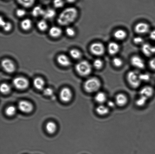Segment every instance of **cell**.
I'll list each match as a JSON object with an SVG mask.
<instances>
[{"label":"cell","mask_w":155,"mask_h":154,"mask_svg":"<svg viewBox=\"0 0 155 154\" xmlns=\"http://www.w3.org/2000/svg\"><path fill=\"white\" fill-rule=\"evenodd\" d=\"M2 27L4 31L6 32L10 31L12 28V24L8 22H5Z\"/></svg>","instance_id":"d590c367"},{"label":"cell","mask_w":155,"mask_h":154,"mask_svg":"<svg viewBox=\"0 0 155 154\" xmlns=\"http://www.w3.org/2000/svg\"><path fill=\"white\" fill-rule=\"evenodd\" d=\"M153 53L155 54V46L153 47Z\"/></svg>","instance_id":"f6af8a7d"},{"label":"cell","mask_w":155,"mask_h":154,"mask_svg":"<svg viewBox=\"0 0 155 154\" xmlns=\"http://www.w3.org/2000/svg\"><path fill=\"white\" fill-rule=\"evenodd\" d=\"M38 28L41 31H45L48 28V25L47 22L44 20L39 21L37 24Z\"/></svg>","instance_id":"83f0119b"},{"label":"cell","mask_w":155,"mask_h":154,"mask_svg":"<svg viewBox=\"0 0 155 154\" xmlns=\"http://www.w3.org/2000/svg\"><path fill=\"white\" fill-rule=\"evenodd\" d=\"M54 91L52 89L46 88L43 90L44 94L45 96H52Z\"/></svg>","instance_id":"f35d334b"},{"label":"cell","mask_w":155,"mask_h":154,"mask_svg":"<svg viewBox=\"0 0 155 154\" xmlns=\"http://www.w3.org/2000/svg\"><path fill=\"white\" fill-rule=\"evenodd\" d=\"M45 10L40 6H37L34 8L32 11V15L35 17L39 16H42L44 14Z\"/></svg>","instance_id":"d4e9b609"},{"label":"cell","mask_w":155,"mask_h":154,"mask_svg":"<svg viewBox=\"0 0 155 154\" xmlns=\"http://www.w3.org/2000/svg\"><path fill=\"white\" fill-rule=\"evenodd\" d=\"M33 85L38 90H44L45 86V81L41 78L37 77L34 80Z\"/></svg>","instance_id":"ac0fdd59"},{"label":"cell","mask_w":155,"mask_h":154,"mask_svg":"<svg viewBox=\"0 0 155 154\" xmlns=\"http://www.w3.org/2000/svg\"><path fill=\"white\" fill-rule=\"evenodd\" d=\"M18 108L20 111L23 112L28 113L33 110V105L29 102L26 101H21L19 102Z\"/></svg>","instance_id":"9c48e42d"},{"label":"cell","mask_w":155,"mask_h":154,"mask_svg":"<svg viewBox=\"0 0 155 154\" xmlns=\"http://www.w3.org/2000/svg\"><path fill=\"white\" fill-rule=\"evenodd\" d=\"M140 95L149 99L153 96L154 93L153 88L149 86H146L143 87L140 91Z\"/></svg>","instance_id":"7c38bea8"},{"label":"cell","mask_w":155,"mask_h":154,"mask_svg":"<svg viewBox=\"0 0 155 154\" xmlns=\"http://www.w3.org/2000/svg\"><path fill=\"white\" fill-rule=\"evenodd\" d=\"M150 37L152 40H155V30H153L150 33Z\"/></svg>","instance_id":"7bdbcfd3"},{"label":"cell","mask_w":155,"mask_h":154,"mask_svg":"<svg viewBox=\"0 0 155 154\" xmlns=\"http://www.w3.org/2000/svg\"><path fill=\"white\" fill-rule=\"evenodd\" d=\"M32 22L31 20L26 19L23 20L21 22V28L24 31H28L32 27Z\"/></svg>","instance_id":"7402d4cb"},{"label":"cell","mask_w":155,"mask_h":154,"mask_svg":"<svg viewBox=\"0 0 155 154\" xmlns=\"http://www.w3.org/2000/svg\"><path fill=\"white\" fill-rule=\"evenodd\" d=\"M101 83L99 80L95 77L89 78L85 81L84 87L87 93H95L100 90Z\"/></svg>","instance_id":"7a4b0ae2"},{"label":"cell","mask_w":155,"mask_h":154,"mask_svg":"<svg viewBox=\"0 0 155 154\" xmlns=\"http://www.w3.org/2000/svg\"><path fill=\"white\" fill-rule=\"evenodd\" d=\"M13 86L18 90H24L28 87L29 83L27 78L19 77L13 79Z\"/></svg>","instance_id":"5b68a950"},{"label":"cell","mask_w":155,"mask_h":154,"mask_svg":"<svg viewBox=\"0 0 155 154\" xmlns=\"http://www.w3.org/2000/svg\"><path fill=\"white\" fill-rule=\"evenodd\" d=\"M66 1L69 3H73L77 1V0H66Z\"/></svg>","instance_id":"ee69618b"},{"label":"cell","mask_w":155,"mask_h":154,"mask_svg":"<svg viewBox=\"0 0 155 154\" xmlns=\"http://www.w3.org/2000/svg\"><path fill=\"white\" fill-rule=\"evenodd\" d=\"M95 99L96 102L99 103L100 105H102L107 100V96L106 93L103 92H98L95 95Z\"/></svg>","instance_id":"2e32d148"},{"label":"cell","mask_w":155,"mask_h":154,"mask_svg":"<svg viewBox=\"0 0 155 154\" xmlns=\"http://www.w3.org/2000/svg\"><path fill=\"white\" fill-rule=\"evenodd\" d=\"M53 4L56 8H60L64 5V2L63 0H54Z\"/></svg>","instance_id":"836d02e7"},{"label":"cell","mask_w":155,"mask_h":154,"mask_svg":"<svg viewBox=\"0 0 155 154\" xmlns=\"http://www.w3.org/2000/svg\"><path fill=\"white\" fill-rule=\"evenodd\" d=\"M18 2L23 7L29 8L34 4L35 0H17Z\"/></svg>","instance_id":"484cf974"},{"label":"cell","mask_w":155,"mask_h":154,"mask_svg":"<svg viewBox=\"0 0 155 154\" xmlns=\"http://www.w3.org/2000/svg\"><path fill=\"white\" fill-rule=\"evenodd\" d=\"M16 108L15 106H8L5 110V113L7 115L10 117L13 116L16 114Z\"/></svg>","instance_id":"f546056e"},{"label":"cell","mask_w":155,"mask_h":154,"mask_svg":"<svg viewBox=\"0 0 155 154\" xmlns=\"http://www.w3.org/2000/svg\"><path fill=\"white\" fill-rule=\"evenodd\" d=\"M120 50V46L115 42H110L108 46V51L110 55H114L117 53Z\"/></svg>","instance_id":"9a60e30c"},{"label":"cell","mask_w":155,"mask_h":154,"mask_svg":"<svg viewBox=\"0 0 155 154\" xmlns=\"http://www.w3.org/2000/svg\"><path fill=\"white\" fill-rule=\"evenodd\" d=\"M70 54L71 57L75 59H79L82 56L81 52L77 49H74L71 50L70 51Z\"/></svg>","instance_id":"4316f807"},{"label":"cell","mask_w":155,"mask_h":154,"mask_svg":"<svg viewBox=\"0 0 155 154\" xmlns=\"http://www.w3.org/2000/svg\"><path fill=\"white\" fill-rule=\"evenodd\" d=\"M57 60L58 64L64 67H68L71 64V61L69 57L64 54H60L57 57Z\"/></svg>","instance_id":"4fadbf2b"},{"label":"cell","mask_w":155,"mask_h":154,"mask_svg":"<svg viewBox=\"0 0 155 154\" xmlns=\"http://www.w3.org/2000/svg\"><path fill=\"white\" fill-rule=\"evenodd\" d=\"M153 47L149 44H143L142 47V52L147 56H150L153 54Z\"/></svg>","instance_id":"ffe728a7"},{"label":"cell","mask_w":155,"mask_h":154,"mask_svg":"<svg viewBox=\"0 0 155 154\" xmlns=\"http://www.w3.org/2000/svg\"><path fill=\"white\" fill-rule=\"evenodd\" d=\"M127 80L129 84L133 88H137L140 86L141 81L139 74L135 71L129 72L127 75Z\"/></svg>","instance_id":"277c9868"},{"label":"cell","mask_w":155,"mask_h":154,"mask_svg":"<svg viewBox=\"0 0 155 154\" xmlns=\"http://www.w3.org/2000/svg\"><path fill=\"white\" fill-rule=\"evenodd\" d=\"M62 31L60 27L54 26L51 27L49 30V33L51 37L57 38L60 37L62 34Z\"/></svg>","instance_id":"e0dca14e"},{"label":"cell","mask_w":155,"mask_h":154,"mask_svg":"<svg viewBox=\"0 0 155 154\" xmlns=\"http://www.w3.org/2000/svg\"><path fill=\"white\" fill-rule=\"evenodd\" d=\"M139 78L141 82H147L150 80V76L148 74H139Z\"/></svg>","instance_id":"e575fe53"},{"label":"cell","mask_w":155,"mask_h":154,"mask_svg":"<svg viewBox=\"0 0 155 154\" xmlns=\"http://www.w3.org/2000/svg\"><path fill=\"white\" fill-rule=\"evenodd\" d=\"M90 51L94 55L97 56L102 55L104 53L105 48L104 45L99 42H95L91 45Z\"/></svg>","instance_id":"8992f818"},{"label":"cell","mask_w":155,"mask_h":154,"mask_svg":"<svg viewBox=\"0 0 155 154\" xmlns=\"http://www.w3.org/2000/svg\"><path fill=\"white\" fill-rule=\"evenodd\" d=\"M147 98L144 97L143 96H140L136 101V105L138 106L142 107L144 106L147 103L148 100Z\"/></svg>","instance_id":"f1b7e54d"},{"label":"cell","mask_w":155,"mask_h":154,"mask_svg":"<svg viewBox=\"0 0 155 154\" xmlns=\"http://www.w3.org/2000/svg\"><path fill=\"white\" fill-rule=\"evenodd\" d=\"M94 67L97 69H100L102 68L103 63L102 61L100 59H97L94 60L93 63Z\"/></svg>","instance_id":"1f68e13d"},{"label":"cell","mask_w":155,"mask_h":154,"mask_svg":"<svg viewBox=\"0 0 155 154\" xmlns=\"http://www.w3.org/2000/svg\"><path fill=\"white\" fill-rule=\"evenodd\" d=\"M26 13V12L25 10L23 9H18L16 11L17 16L20 17H22L25 16Z\"/></svg>","instance_id":"74e56055"},{"label":"cell","mask_w":155,"mask_h":154,"mask_svg":"<svg viewBox=\"0 0 155 154\" xmlns=\"http://www.w3.org/2000/svg\"><path fill=\"white\" fill-rule=\"evenodd\" d=\"M66 33L68 36L69 37H74L75 34V30L71 27H68L66 30Z\"/></svg>","instance_id":"8d00e7d4"},{"label":"cell","mask_w":155,"mask_h":154,"mask_svg":"<svg viewBox=\"0 0 155 154\" xmlns=\"http://www.w3.org/2000/svg\"><path fill=\"white\" fill-rule=\"evenodd\" d=\"M78 11L74 7H69L64 9L59 14L57 22L62 26H67L72 23L77 19Z\"/></svg>","instance_id":"6da1fadb"},{"label":"cell","mask_w":155,"mask_h":154,"mask_svg":"<svg viewBox=\"0 0 155 154\" xmlns=\"http://www.w3.org/2000/svg\"><path fill=\"white\" fill-rule=\"evenodd\" d=\"M45 128L48 133L53 134L57 130V126L56 124L54 122L50 121L47 123Z\"/></svg>","instance_id":"cb8c5ba5"},{"label":"cell","mask_w":155,"mask_h":154,"mask_svg":"<svg viewBox=\"0 0 155 154\" xmlns=\"http://www.w3.org/2000/svg\"><path fill=\"white\" fill-rule=\"evenodd\" d=\"M149 30V25L145 23H139L135 27V31L138 34H145L148 33Z\"/></svg>","instance_id":"8fae6325"},{"label":"cell","mask_w":155,"mask_h":154,"mask_svg":"<svg viewBox=\"0 0 155 154\" xmlns=\"http://www.w3.org/2000/svg\"><path fill=\"white\" fill-rule=\"evenodd\" d=\"M75 69L78 74L85 77L91 74L92 71V66L88 61L83 60L77 63L75 66Z\"/></svg>","instance_id":"3957f363"},{"label":"cell","mask_w":155,"mask_h":154,"mask_svg":"<svg viewBox=\"0 0 155 154\" xmlns=\"http://www.w3.org/2000/svg\"><path fill=\"white\" fill-rule=\"evenodd\" d=\"M112 63L114 66L117 68L121 67L123 64L122 60L119 57H115L114 58Z\"/></svg>","instance_id":"d6a6232c"},{"label":"cell","mask_w":155,"mask_h":154,"mask_svg":"<svg viewBox=\"0 0 155 154\" xmlns=\"http://www.w3.org/2000/svg\"><path fill=\"white\" fill-rule=\"evenodd\" d=\"M60 96L63 102H68L70 101L72 97V93L70 89L65 87L60 92Z\"/></svg>","instance_id":"ba28073f"},{"label":"cell","mask_w":155,"mask_h":154,"mask_svg":"<svg viewBox=\"0 0 155 154\" xmlns=\"http://www.w3.org/2000/svg\"><path fill=\"white\" fill-rule=\"evenodd\" d=\"M150 68L154 70H155V58L152 59L149 62Z\"/></svg>","instance_id":"60d3db41"},{"label":"cell","mask_w":155,"mask_h":154,"mask_svg":"<svg viewBox=\"0 0 155 154\" xmlns=\"http://www.w3.org/2000/svg\"><path fill=\"white\" fill-rule=\"evenodd\" d=\"M1 66L4 70L8 73H13L16 69L15 65L11 60L9 59H4L1 61Z\"/></svg>","instance_id":"52a82bcc"},{"label":"cell","mask_w":155,"mask_h":154,"mask_svg":"<svg viewBox=\"0 0 155 154\" xmlns=\"http://www.w3.org/2000/svg\"><path fill=\"white\" fill-rule=\"evenodd\" d=\"M55 11L52 8H48L45 10L42 16L45 19H51L56 15Z\"/></svg>","instance_id":"603a6c76"},{"label":"cell","mask_w":155,"mask_h":154,"mask_svg":"<svg viewBox=\"0 0 155 154\" xmlns=\"http://www.w3.org/2000/svg\"><path fill=\"white\" fill-rule=\"evenodd\" d=\"M115 102L113 101L110 100L107 102V107L109 108H113L115 106Z\"/></svg>","instance_id":"b9f144b4"},{"label":"cell","mask_w":155,"mask_h":154,"mask_svg":"<svg viewBox=\"0 0 155 154\" xmlns=\"http://www.w3.org/2000/svg\"><path fill=\"white\" fill-rule=\"evenodd\" d=\"M114 37L118 40H124L127 36V33L124 30L119 29L116 30L114 33Z\"/></svg>","instance_id":"44dd1931"},{"label":"cell","mask_w":155,"mask_h":154,"mask_svg":"<svg viewBox=\"0 0 155 154\" xmlns=\"http://www.w3.org/2000/svg\"><path fill=\"white\" fill-rule=\"evenodd\" d=\"M127 96L122 93L117 95L115 98V103L119 106H124L127 104Z\"/></svg>","instance_id":"5bb4252c"},{"label":"cell","mask_w":155,"mask_h":154,"mask_svg":"<svg viewBox=\"0 0 155 154\" xmlns=\"http://www.w3.org/2000/svg\"><path fill=\"white\" fill-rule=\"evenodd\" d=\"M132 65L134 67L140 69H143L145 68V62L140 57L138 56H134L130 60Z\"/></svg>","instance_id":"30bf717a"},{"label":"cell","mask_w":155,"mask_h":154,"mask_svg":"<svg viewBox=\"0 0 155 154\" xmlns=\"http://www.w3.org/2000/svg\"><path fill=\"white\" fill-rule=\"evenodd\" d=\"M96 111L100 115H105L109 112V108L106 105L102 104L97 107Z\"/></svg>","instance_id":"d6986e66"},{"label":"cell","mask_w":155,"mask_h":154,"mask_svg":"<svg viewBox=\"0 0 155 154\" xmlns=\"http://www.w3.org/2000/svg\"><path fill=\"white\" fill-rule=\"evenodd\" d=\"M11 90V87L8 84L4 83L2 84L1 86V91L4 94H7L10 93Z\"/></svg>","instance_id":"4dcf8cb0"},{"label":"cell","mask_w":155,"mask_h":154,"mask_svg":"<svg viewBox=\"0 0 155 154\" xmlns=\"http://www.w3.org/2000/svg\"><path fill=\"white\" fill-rule=\"evenodd\" d=\"M134 42L137 44H140L143 43V38L140 37H137L134 39Z\"/></svg>","instance_id":"ab89813d"}]
</instances>
